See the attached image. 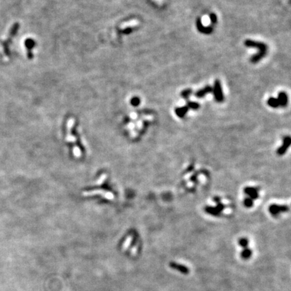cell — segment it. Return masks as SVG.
Masks as SVG:
<instances>
[{
  "label": "cell",
  "instance_id": "1",
  "mask_svg": "<svg viewBox=\"0 0 291 291\" xmlns=\"http://www.w3.org/2000/svg\"><path fill=\"white\" fill-rule=\"evenodd\" d=\"M245 45L247 47L257 48L259 50L258 53L252 56V58H251V61L254 63L260 61L261 59L265 56L266 52H267V45L263 43H261V42H257L248 39L245 41Z\"/></svg>",
  "mask_w": 291,
  "mask_h": 291
},
{
  "label": "cell",
  "instance_id": "2",
  "mask_svg": "<svg viewBox=\"0 0 291 291\" xmlns=\"http://www.w3.org/2000/svg\"><path fill=\"white\" fill-rule=\"evenodd\" d=\"M83 196H93V195H101L104 198L109 200H113L114 199L115 196L113 193L108 192V191L103 190H95L92 191H87V192H84L82 193Z\"/></svg>",
  "mask_w": 291,
  "mask_h": 291
},
{
  "label": "cell",
  "instance_id": "3",
  "mask_svg": "<svg viewBox=\"0 0 291 291\" xmlns=\"http://www.w3.org/2000/svg\"><path fill=\"white\" fill-rule=\"evenodd\" d=\"M75 123V119L74 118H70L67 122V134H66V140L67 142L73 143L74 146L76 145V137L72 134V129L74 127Z\"/></svg>",
  "mask_w": 291,
  "mask_h": 291
},
{
  "label": "cell",
  "instance_id": "4",
  "mask_svg": "<svg viewBox=\"0 0 291 291\" xmlns=\"http://www.w3.org/2000/svg\"><path fill=\"white\" fill-rule=\"evenodd\" d=\"M212 92L214 93L215 100L218 103H222L224 101V95L223 89L221 87V84L218 80H216L214 82V88H212Z\"/></svg>",
  "mask_w": 291,
  "mask_h": 291
},
{
  "label": "cell",
  "instance_id": "5",
  "mask_svg": "<svg viewBox=\"0 0 291 291\" xmlns=\"http://www.w3.org/2000/svg\"><path fill=\"white\" fill-rule=\"evenodd\" d=\"M136 24H137L136 20H131V21L127 22V23H122L121 25L119 26L118 28H117L116 32L114 33V35L115 36V37L116 38L117 37L119 33H121V32H125V31H127L129 30H132V28L134 27V26H136Z\"/></svg>",
  "mask_w": 291,
  "mask_h": 291
},
{
  "label": "cell",
  "instance_id": "6",
  "mask_svg": "<svg viewBox=\"0 0 291 291\" xmlns=\"http://www.w3.org/2000/svg\"><path fill=\"white\" fill-rule=\"evenodd\" d=\"M268 210L271 214L273 215V216H276V215L279 214L280 213L288 212V207L287 206H279L278 204H272V205H271L269 207Z\"/></svg>",
  "mask_w": 291,
  "mask_h": 291
},
{
  "label": "cell",
  "instance_id": "7",
  "mask_svg": "<svg viewBox=\"0 0 291 291\" xmlns=\"http://www.w3.org/2000/svg\"><path fill=\"white\" fill-rule=\"evenodd\" d=\"M290 143H291V139L289 136H286L284 137L283 140V145L278 149L277 154L280 155V156L285 154L286 152L288 150V148H289Z\"/></svg>",
  "mask_w": 291,
  "mask_h": 291
},
{
  "label": "cell",
  "instance_id": "8",
  "mask_svg": "<svg viewBox=\"0 0 291 291\" xmlns=\"http://www.w3.org/2000/svg\"><path fill=\"white\" fill-rule=\"evenodd\" d=\"M244 192L248 195L249 197L252 199L253 200L257 199L259 197L258 190L257 188L253 187H246L244 189Z\"/></svg>",
  "mask_w": 291,
  "mask_h": 291
},
{
  "label": "cell",
  "instance_id": "9",
  "mask_svg": "<svg viewBox=\"0 0 291 291\" xmlns=\"http://www.w3.org/2000/svg\"><path fill=\"white\" fill-rule=\"evenodd\" d=\"M196 26L197 28V30H198L199 32L202 33H204V34H210L211 32H212L213 28L212 26H208V27H205V26H203V24L202 23L201 19L197 18V23H196Z\"/></svg>",
  "mask_w": 291,
  "mask_h": 291
},
{
  "label": "cell",
  "instance_id": "10",
  "mask_svg": "<svg viewBox=\"0 0 291 291\" xmlns=\"http://www.w3.org/2000/svg\"><path fill=\"white\" fill-rule=\"evenodd\" d=\"M169 266L171 268L174 269L175 270L179 271V272L181 273H183V274H186L190 272V270H189V269L187 268L186 266L181 265V264L175 263V262H171Z\"/></svg>",
  "mask_w": 291,
  "mask_h": 291
},
{
  "label": "cell",
  "instance_id": "11",
  "mask_svg": "<svg viewBox=\"0 0 291 291\" xmlns=\"http://www.w3.org/2000/svg\"><path fill=\"white\" fill-rule=\"evenodd\" d=\"M212 90H213L212 87H211L210 86H206V87L202 88V89L197 91V92H195V97L197 98H199H199H203L205 95L208 94V93L212 92Z\"/></svg>",
  "mask_w": 291,
  "mask_h": 291
},
{
  "label": "cell",
  "instance_id": "12",
  "mask_svg": "<svg viewBox=\"0 0 291 291\" xmlns=\"http://www.w3.org/2000/svg\"><path fill=\"white\" fill-rule=\"evenodd\" d=\"M278 101L279 103V106H286L287 105L288 103V97L286 93L284 92H280L278 96Z\"/></svg>",
  "mask_w": 291,
  "mask_h": 291
},
{
  "label": "cell",
  "instance_id": "13",
  "mask_svg": "<svg viewBox=\"0 0 291 291\" xmlns=\"http://www.w3.org/2000/svg\"><path fill=\"white\" fill-rule=\"evenodd\" d=\"M204 210L208 214L212 215L214 216H218L221 214V212H220L216 207H213V206H206Z\"/></svg>",
  "mask_w": 291,
  "mask_h": 291
},
{
  "label": "cell",
  "instance_id": "14",
  "mask_svg": "<svg viewBox=\"0 0 291 291\" xmlns=\"http://www.w3.org/2000/svg\"><path fill=\"white\" fill-rule=\"evenodd\" d=\"M188 110L189 109L187 106H181V107L175 109V113H176V115L179 117H180V118H183V117H185V115H186V113H187Z\"/></svg>",
  "mask_w": 291,
  "mask_h": 291
},
{
  "label": "cell",
  "instance_id": "15",
  "mask_svg": "<svg viewBox=\"0 0 291 291\" xmlns=\"http://www.w3.org/2000/svg\"><path fill=\"white\" fill-rule=\"evenodd\" d=\"M268 105L272 108H277L279 106V103L276 98L271 97L268 100Z\"/></svg>",
  "mask_w": 291,
  "mask_h": 291
},
{
  "label": "cell",
  "instance_id": "16",
  "mask_svg": "<svg viewBox=\"0 0 291 291\" xmlns=\"http://www.w3.org/2000/svg\"><path fill=\"white\" fill-rule=\"evenodd\" d=\"M187 106L189 109H192V110H197L199 108V105L196 102H193V101H188L187 103Z\"/></svg>",
  "mask_w": 291,
  "mask_h": 291
},
{
  "label": "cell",
  "instance_id": "17",
  "mask_svg": "<svg viewBox=\"0 0 291 291\" xmlns=\"http://www.w3.org/2000/svg\"><path fill=\"white\" fill-rule=\"evenodd\" d=\"M107 178V175L106 173H103L101 175V177H99V179L96 181V185H103L104 182L105 181V180Z\"/></svg>",
  "mask_w": 291,
  "mask_h": 291
},
{
  "label": "cell",
  "instance_id": "18",
  "mask_svg": "<svg viewBox=\"0 0 291 291\" xmlns=\"http://www.w3.org/2000/svg\"><path fill=\"white\" fill-rule=\"evenodd\" d=\"M243 204L246 208H252L254 206V200L252 199L249 198V197H246L244 199Z\"/></svg>",
  "mask_w": 291,
  "mask_h": 291
},
{
  "label": "cell",
  "instance_id": "19",
  "mask_svg": "<svg viewBox=\"0 0 291 291\" xmlns=\"http://www.w3.org/2000/svg\"><path fill=\"white\" fill-rule=\"evenodd\" d=\"M73 154H74V156L76 158L81 157L82 156L81 150L80 149V148L78 146H74V148H73Z\"/></svg>",
  "mask_w": 291,
  "mask_h": 291
},
{
  "label": "cell",
  "instance_id": "20",
  "mask_svg": "<svg viewBox=\"0 0 291 291\" xmlns=\"http://www.w3.org/2000/svg\"><path fill=\"white\" fill-rule=\"evenodd\" d=\"M192 89H186V90H184L183 91H182L181 92V97L184 98V99H188V97L190 96L191 94H192Z\"/></svg>",
  "mask_w": 291,
  "mask_h": 291
},
{
  "label": "cell",
  "instance_id": "21",
  "mask_svg": "<svg viewBox=\"0 0 291 291\" xmlns=\"http://www.w3.org/2000/svg\"><path fill=\"white\" fill-rule=\"evenodd\" d=\"M251 254H252V252H251L249 249H245L242 252V256L243 257H245V258L246 257H249Z\"/></svg>",
  "mask_w": 291,
  "mask_h": 291
},
{
  "label": "cell",
  "instance_id": "22",
  "mask_svg": "<svg viewBox=\"0 0 291 291\" xmlns=\"http://www.w3.org/2000/svg\"><path fill=\"white\" fill-rule=\"evenodd\" d=\"M248 244H249V243H248L247 239H240L239 245L243 247H246L248 245Z\"/></svg>",
  "mask_w": 291,
  "mask_h": 291
},
{
  "label": "cell",
  "instance_id": "23",
  "mask_svg": "<svg viewBox=\"0 0 291 291\" xmlns=\"http://www.w3.org/2000/svg\"><path fill=\"white\" fill-rule=\"evenodd\" d=\"M210 20L211 22H212V24H216V22H217V17H216V15L215 14H211L210 15Z\"/></svg>",
  "mask_w": 291,
  "mask_h": 291
},
{
  "label": "cell",
  "instance_id": "24",
  "mask_svg": "<svg viewBox=\"0 0 291 291\" xmlns=\"http://www.w3.org/2000/svg\"><path fill=\"white\" fill-rule=\"evenodd\" d=\"M217 205L216 206V208L218 209V210L220 212H222L223 211V210L224 209V205L223 204H222L221 202H220V203L218 204H216Z\"/></svg>",
  "mask_w": 291,
  "mask_h": 291
},
{
  "label": "cell",
  "instance_id": "25",
  "mask_svg": "<svg viewBox=\"0 0 291 291\" xmlns=\"http://www.w3.org/2000/svg\"><path fill=\"white\" fill-rule=\"evenodd\" d=\"M132 237H128V238L127 239H126L125 243H124L123 247L125 248V249L127 248L128 246L129 245H130V243H131V241H132Z\"/></svg>",
  "mask_w": 291,
  "mask_h": 291
},
{
  "label": "cell",
  "instance_id": "26",
  "mask_svg": "<svg viewBox=\"0 0 291 291\" xmlns=\"http://www.w3.org/2000/svg\"><path fill=\"white\" fill-rule=\"evenodd\" d=\"M213 200H214V202H215L216 204H218L220 203V202H221V197H218V196H216V197H214V198H213Z\"/></svg>",
  "mask_w": 291,
  "mask_h": 291
}]
</instances>
